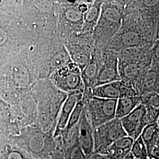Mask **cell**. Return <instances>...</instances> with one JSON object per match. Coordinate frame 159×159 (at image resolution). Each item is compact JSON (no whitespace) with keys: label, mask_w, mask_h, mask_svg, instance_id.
I'll list each match as a JSON object with an SVG mask.
<instances>
[{"label":"cell","mask_w":159,"mask_h":159,"mask_svg":"<svg viewBox=\"0 0 159 159\" xmlns=\"http://www.w3.org/2000/svg\"><path fill=\"white\" fill-rule=\"evenodd\" d=\"M78 143L87 157L94 153V128L84 108L77 125Z\"/></svg>","instance_id":"6"},{"label":"cell","mask_w":159,"mask_h":159,"mask_svg":"<svg viewBox=\"0 0 159 159\" xmlns=\"http://www.w3.org/2000/svg\"><path fill=\"white\" fill-rule=\"evenodd\" d=\"M124 159H137L135 158V157H134L133 156H132V154L130 153H129L128 154H127L126 156H125V158Z\"/></svg>","instance_id":"31"},{"label":"cell","mask_w":159,"mask_h":159,"mask_svg":"<svg viewBox=\"0 0 159 159\" xmlns=\"http://www.w3.org/2000/svg\"><path fill=\"white\" fill-rule=\"evenodd\" d=\"M28 130L29 136L26 137L29 150L33 153H40L44 148V137L43 134L39 131L34 129Z\"/></svg>","instance_id":"14"},{"label":"cell","mask_w":159,"mask_h":159,"mask_svg":"<svg viewBox=\"0 0 159 159\" xmlns=\"http://www.w3.org/2000/svg\"><path fill=\"white\" fill-rule=\"evenodd\" d=\"M99 68L95 61H90L85 68L81 71V77L85 89L93 88L95 85Z\"/></svg>","instance_id":"13"},{"label":"cell","mask_w":159,"mask_h":159,"mask_svg":"<svg viewBox=\"0 0 159 159\" xmlns=\"http://www.w3.org/2000/svg\"><path fill=\"white\" fill-rule=\"evenodd\" d=\"M142 104V99L136 96H123L117 100L116 118L121 119L132 112Z\"/></svg>","instance_id":"11"},{"label":"cell","mask_w":159,"mask_h":159,"mask_svg":"<svg viewBox=\"0 0 159 159\" xmlns=\"http://www.w3.org/2000/svg\"><path fill=\"white\" fill-rule=\"evenodd\" d=\"M148 159H159V135L147 148Z\"/></svg>","instance_id":"26"},{"label":"cell","mask_w":159,"mask_h":159,"mask_svg":"<svg viewBox=\"0 0 159 159\" xmlns=\"http://www.w3.org/2000/svg\"><path fill=\"white\" fill-rule=\"evenodd\" d=\"M89 8V6L85 3H81L77 7V10H79V11L80 12L83 14H84L88 11Z\"/></svg>","instance_id":"30"},{"label":"cell","mask_w":159,"mask_h":159,"mask_svg":"<svg viewBox=\"0 0 159 159\" xmlns=\"http://www.w3.org/2000/svg\"><path fill=\"white\" fill-rule=\"evenodd\" d=\"M81 74L79 67L71 61L55 70L50 75V79L57 89L66 93L77 91L83 93L85 87Z\"/></svg>","instance_id":"3"},{"label":"cell","mask_w":159,"mask_h":159,"mask_svg":"<svg viewBox=\"0 0 159 159\" xmlns=\"http://www.w3.org/2000/svg\"><path fill=\"white\" fill-rule=\"evenodd\" d=\"M69 54L72 61L77 64L81 71L85 68L88 63L90 62L89 57L83 52H73L71 53H69Z\"/></svg>","instance_id":"22"},{"label":"cell","mask_w":159,"mask_h":159,"mask_svg":"<svg viewBox=\"0 0 159 159\" xmlns=\"http://www.w3.org/2000/svg\"><path fill=\"white\" fill-rule=\"evenodd\" d=\"M64 17L69 23L79 24L84 21V14L73 7L68 8L64 12Z\"/></svg>","instance_id":"23"},{"label":"cell","mask_w":159,"mask_h":159,"mask_svg":"<svg viewBox=\"0 0 159 159\" xmlns=\"http://www.w3.org/2000/svg\"><path fill=\"white\" fill-rule=\"evenodd\" d=\"M118 64V60L116 58L104 64L99 70L94 87L120 81Z\"/></svg>","instance_id":"9"},{"label":"cell","mask_w":159,"mask_h":159,"mask_svg":"<svg viewBox=\"0 0 159 159\" xmlns=\"http://www.w3.org/2000/svg\"><path fill=\"white\" fill-rule=\"evenodd\" d=\"M83 97V93L73 92L68 94L66 99L63 102L58 116L54 135L57 136L64 130L68 123V120L74 110L77 102Z\"/></svg>","instance_id":"7"},{"label":"cell","mask_w":159,"mask_h":159,"mask_svg":"<svg viewBox=\"0 0 159 159\" xmlns=\"http://www.w3.org/2000/svg\"><path fill=\"white\" fill-rule=\"evenodd\" d=\"M146 111L145 106L141 104L130 113L120 119L127 135L134 140L140 137L146 127L144 117Z\"/></svg>","instance_id":"5"},{"label":"cell","mask_w":159,"mask_h":159,"mask_svg":"<svg viewBox=\"0 0 159 159\" xmlns=\"http://www.w3.org/2000/svg\"><path fill=\"white\" fill-rule=\"evenodd\" d=\"M84 106H85V103L83 98H82L81 100H80L79 102H77V105L74 108V110L73 111L72 113L69 118L67 125L66 126V129H64V130L63 131V132L66 134V135L67 136L68 133L79 124L81 114L83 113V110L84 108Z\"/></svg>","instance_id":"16"},{"label":"cell","mask_w":159,"mask_h":159,"mask_svg":"<svg viewBox=\"0 0 159 159\" xmlns=\"http://www.w3.org/2000/svg\"><path fill=\"white\" fill-rule=\"evenodd\" d=\"M12 106L0 96V123L11 124L15 119Z\"/></svg>","instance_id":"18"},{"label":"cell","mask_w":159,"mask_h":159,"mask_svg":"<svg viewBox=\"0 0 159 159\" xmlns=\"http://www.w3.org/2000/svg\"><path fill=\"white\" fill-rule=\"evenodd\" d=\"M130 153L137 159H148L146 144L140 136L134 140L131 149Z\"/></svg>","instance_id":"20"},{"label":"cell","mask_w":159,"mask_h":159,"mask_svg":"<svg viewBox=\"0 0 159 159\" xmlns=\"http://www.w3.org/2000/svg\"><path fill=\"white\" fill-rule=\"evenodd\" d=\"M157 125H159V119H158V120H157Z\"/></svg>","instance_id":"33"},{"label":"cell","mask_w":159,"mask_h":159,"mask_svg":"<svg viewBox=\"0 0 159 159\" xmlns=\"http://www.w3.org/2000/svg\"><path fill=\"white\" fill-rule=\"evenodd\" d=\"M138 67L134 63H130L123 68V74L127 79H133L138 74Z\"/></svg>","instance_id":"27"},{"label":"cell","mask_w":159,"mask_h":159,"mask_svg":"<svg viewBox=\"0 0 159 159\" xmlns=\"http://www.w3.org/2000/svg\"><path fill=\"white\" fill-rule=\"evenodd\" d=\"M127 136L117 118L96 127L94 129V153H102L114 142Z\"/></svg>","instance_id":"4"},{"label":"cell","mask_w":159,"mask_h":159,"mask_svg":"<svg viewBox=\"0 0 159 159\" xmlns=\"http://www.w3.org/2000/svg\"><path fill=\"white\" fill-rule=\"evenodd\" d=\"M124 159V158H121V159Z\"/></svg>","instance_id":"34"},{"label":"cell","mask_w":159,"mask_h":159,"mask_svg":"<svg viewBox=\"0 0 159 159\" xmlns=\"http://www.w3.org/2000/svg\"><path fill=\"white\" fill-rule=\"evenodd\" d=\"M152 53L156 59L159 60V41L156 40L152 48Z\"/></svg>","instance_id":"29"},{"label":"cell","mask_w":159,"mask_h":159,"mask_svg":"<svg viewBox=\"0 0 159 159\" xmlns=\"http://www.w3.org/2000/svg\"><path fill=\"white\" fill-rule=\"evenodd\" d=\"M0 159H31L23 150L7 144L0 152Z\"/></svg>","instance_id":"15"},{"label":"cell","mask_w":159,"mask_h":159,"mask_svg":"<svg viewBox=\"0 0 159 159\" xmlns=\"http://www.w3.org/2000/svg\"><path fill=\"white\" fill-rule=\"evenodd\" d=\"M87 157L80 147L79 144L72 148L69 155V159H87Z\"/></svg>","instance_id":"28"},{"label":"cell","mask_w":159,"mask_h":159,"mask_svg":"<svg viewBox=\"0 0 159 159\" xmlns=\"http://www.w3.org/2000/svg\"><path fill=\"white\" fill-rule=\"evenodd\" d=\"M142 104L146 108L159 109V93L150 92L144 97Z\"/></svg>","instance_id":"25"},{"label":"cell","mask_w":159,"mask_h":159,"mask_svg":"<svg viewBox=\"0 0 159 159\" xmlns=\"http://www.w3.org/2000/svg\"><path fill=\"white\" fill-rule=\"evenodd\" d=\"M159 75L157 72L153 69L149 70L143 80V89L146 91L153 90L157 85L159 81Z\"/></svg>","instance_id":"21"},{"label":"cell","mask_w":159,"mask_h":159,"mask_svg":"<svg viewBox=\"0 0 159 159\" xmlns=\"http://www.w3.org/2000/svg\"><path fill=\"white\" fill-rule=\"evenodd\" d=\"M103 20L111 24L120 26L122 22V16L119 11L114 7H102L101 16Z\"/></svg>","instance_id":"17"},{"label":"cell","mask_w":159,"mask_h":159,"mask_svg":"<svg viewBox=\"0 0 159 159\" xmlns=\"http://www.w3.org/2000/svg\"><path fill=\"white\" fill-rule=\"evenodd\" d=\"M18 1H4L0 7V68L40 39L25 22Z\"/></svg>","instance_id":"1"},{"label":"cell","mask_w":159,"mask_h":159,"mask_svg":"<svg viewBox=\"0 0 159 159\" xmlns=\"http://www.w3.org/2000/svg\"><path fill=\"white\" fill-rule=\"evenodd\" d=\"M134 142L130 137H124L114 142L102 153L111 155L117 159L125 158L127 154L130 153Z\"/></svg>","instance_id":"10"},{"label":"cell","mask_w":159,"mask_h":159,"mask_svg":"<svg viewBox=\"0 0 159 159\" xmlns=\"http://www.w3.org/2000/svg\"><path fill=\"white\" fill-rule=\"evenodd\" d=\"M121 40L124 46L133 47L138 46L140 42V36L134 31H127L121 36Z\"/></svg>","instance_id":"24"},{"label":"cell","mask_w":159,"mask_h":159,"mask_svg":"<svg viewBox=\"0 0 159 159\" xmlns=\"http://www.w3.org/2000/svg\"><path fill=\"white\" fill-rule=\"evenodd\" d=\"M90 94L91 96L117 100L120 97L127 96L123 92V84L121 81L93 87L91 89Z\"/></svg>","instance_id":"8"},{"label":"cell","mask_w":159,"mask_h":159,"mask_svg":"<svg viewBox=\"0 0 159 159\" xmlns=\"http://www.w3.org/2000/svg\"><path fill=\"white\" fill-rule=\"evenodd\" d=\"M159 135V127L157 123L146 125L143 130L140 136L146 146H149Z\"/></svg>","instance_id":"19"},{"label":"cell","mask_w":159,"mask_h":159,"mask_svg":"<svg viewBox=\"0 0 159 159\" xmlns=\"http://www.w3.org/2000/svg\"><path fill=\"white\" fill-rule=\"evenodd\" d=\"M102 1H94L89 7L88 11L84 14L83 26L89 29L96 25L101 16L102 7Z\"/></svg>","instance_id":"12"},{"label":"cell","mask_w":159,"mask_h":159,"mask_svg":"<svg viewBox=\"0 0 159 159\" xmlns=\"http://www.w3.org/2000/svg\"><path fill=\"white\" fill-rule=\"evenodd\" d=\"M84 101L85 111L94 129L116 118L117 99L90 96Z\"/></svg>","instance_id":"2"},{"label":"cell","mask_w":159,"mask_h":159,"mask_svg":"<svg viewBox=\"0 0 159 159\" xmlns=\"http://www.w3.org/2000/svg\"><path fill=\"white\" fill-rule=\"evenodd\" d=\"M156 37V40H157V41H159V26H158V27L157 29Z\"/></svg>","instance_id":"32"}]
</instances>
